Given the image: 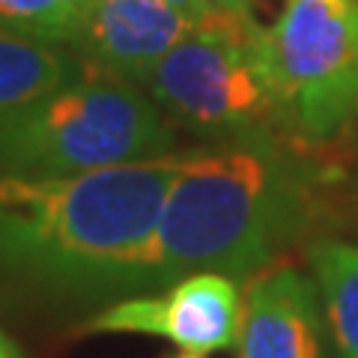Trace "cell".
I'll return each mask as SVG.
<instances>
[{
  "label": "cell",
  "mask_w": 358,
  "mask_h": 358,
  "mask_svg": "<svg viewBox=\"0 0 358 358\" xmlns=\"http://www.w3.org/2000/svg\"><path fill=\"white\" fill-rule=\"evenodd\" d=\"M171 3L182 9V13H185L188 18H194L197 24H203V21H206L212 13H215V9H212V6L206 3V0H171Z\"/></svg>",
  "instance_id": "12"
},
{
  "label": "cell",
  "mask_w": 358,
  "mask_h": 358,
  "mask_svg": "<svg viewBox=\"0 0 358 358\" xmlns=\"http://www.w3.org/2000/svg\"><path fill=\"white\" fill-rule=\"evenodd\" d=\"M310 275L334 355L358 358V245L317 242L310 248Z\"/></svg>",
  "instance_id": "10"
},
{
  "label": "cell",
  "mask_w": 358,
  "mask_h": 358,
  "mask_svg": "<svg viewBox=\"0 0 358 358\" xmlns=\"http://www.w3.org/2000/svg\"><path fill=\"white\" fill-rule=\"evenodd\" d=\"M322 305L313 278L289 266L257 272L242 293L239 358H322Z\"/></svg>",
  "instance_id": "8"
},
{
  "label": "cell",
  "mask_w": 358,
  "mask_h": 358,
  "mask_svg": "<svg viewBox=\"0 0 358 358\" xmlns=\"http://www.w3.org/2000/svg\"><path fill=\"white\" fill-rule=\"evenodd\" d=\"M268 30L289 126L331 138L358 114V0H284Z\"/></svg>",
  "instance_id": "5"
},
{
  "label": "cell",
  "mask_w": 358,
  "mask_h": 358,
  "mask_svg": "<svg viewBox=\"0 0 358 358\" xmlns=\"http://www.w3.org/2000/svg\"><path fill=\"white\" fill-rule=\"evenodd\" d=\"M173 358H203V355H197V352H179V355H173Z\"/></svg>",
  "instance_id": "15"
},
{
  "label": "cell",
  "mask_w": 358,
  "mask_h": 358,
  "mask_svg": "<svg viewBox=\"0 0 358 358\" xmlns=\"http://www.w3.org/2000/svg\"><path fill=\"white\" fill-rule=\"evenodd\" d=\"M147 93L171 120L215 143L293 131L272 30L254 13H212L159 63Z\"/></svg>",
  "instance_id": "4"
},
{
  "label": "cell",
  "mask_w": 358,
  "mask_h": 358,
  "mask_svg": "<svg viewBox=\"0 0 358 358\" xmlns=\"http://www.w3.org/2000/svg\"><path fill=\"white\" fill-rule=\"evenodd\" d=\"M173 120L147 87L84 63L72 81L0 122V167L21 176L90 173L173 152Z\"/></svg>",
  "instance_id": "3"
},
{
  "label": "cell",
  "mask_w": 358,
  "mask_h": 358,
  "mask_svg": "<svg viewBox=\"0 0 358 358\" xmlns=\"http://www.w3.org/2000/svg\"><path fill=\"white\" fill-rule=\"evenodd\" d=\"M81 69L84 60L63 45L0 27V122L36 105Z\"/></svg>",
  "instance_id": "9"
},
{
  "label": "cell",
  "mask_w": 358,
  "mask_h": 358,
  "mask_svg": "<svg viewBox=\"0 0 358 358\" xmlns=\"http://www.w3.org/2000/svg\"><path fill=\"white\" fill-rule=\"evenodd\" d=\"M84 9L87 0H0V27L69 45Z\"/></svg>",
  "instance_id": "11"
},
{
  "label": "cell",
  "mask_w": 358,
  "mask_h": 358,
  "mask_svg": "<svg viewBox=\"0 0 358 358\" xmlns=\"http://www.w3.org/2000/svg\"><path fill=\"white\" fill-rule=\"evenodd\" d=\"M182 152L63 176H0V272L63 293L150 287V251Z\"/></svg>",
  "instance_id": "1"
},
{
  "label": "cell",
  "mask_w": 358,
  "mask_h": 358,
  "mask_svg": "<svg viewBox=\"0 0 358 358\" xmlns=\"http://www.w3.org/2000/svg\"><path fill=\"white\" fill-rule=\"evenodd\" d=\"M215 13H251L257 0H206Z\"/></svg>",
  "instance_id": "13"
},
{
  "label": "cell",
  "mask_w": 358,
  "mask_h": 358,
  "mask_svg": "<svg viewBox=\"0 0 358 358\" xmlns=\"http://www.w3.org/2000/svg\"><path fill=\"white\" fill-rule=\"evenodd\" d=\"M0 358H24V352L15 346V341L9 338V334L0 329Z\"/></svg>",
  "instance_id": "14"
},
{
  "label": "cell",
  "mask_w": 358,
  "mask_h": 358,
  "mask_svg": "<svg viewBox=\"0 0 358 358\" xmlns=\"http://www.w3.org/2000/svg\"><path fill=\"white\" fill-rule=\"evenodd\" d=\"M310 188L281 134L185 152L152 239L150 287L197 272L254 278L305 230Z\"/></svg>",
  "instance_id": "2"
},
{
  "label": "cell",
  "mask_w": 358,
  "mask_h": 358,
  "mask_svg": "<svg viewBox=\"0 0 358 358\" xmlns=\"http://www.w3.org/2000/svg\"><path fill=\"white\" fill-rule=\"evenodd\" d=\"M242 289L221 272H197L167 284L159 296H131L90 317L84 334H152L182 352H221L239 343Z\"/></svg>",
  "instance_id": "6"
},
{
  "label": "cell",
  "mask_w": 358,
  "mask_h": 358,
  "mask_svg": "<svg viewBox=\"0 0 358 358\" xmlns=\"http://www.w3.org/2000/svg\"><path fill=\"white\" fill-rule=\"evenodd\" d=\"M197 27L171 0H87L72 51L99 72L147 87L150 75Z\"/></svg>",
  "instance_id": "7"
}]
</instances>
